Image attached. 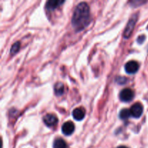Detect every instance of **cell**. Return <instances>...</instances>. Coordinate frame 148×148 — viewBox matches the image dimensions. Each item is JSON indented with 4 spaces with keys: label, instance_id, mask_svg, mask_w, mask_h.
<instances>
[{
    "label": "cell",
    "instance_id": "1",
    "mask_svg": "<svg viewBox=\"0 0 148 148\" xmlns=\"http://www.w3.org/2000/svg\"><path fill=\"white\" fill-rule=\"evenodd\" d=\"M90 21V7L86 2H81L75 8L72 19V24L76 31L84 30Z\"/></svg>",
    "mask_w": 148,
    "mask_h": 148
},
{
    "label": "cell",
    "instance_id": "2",
    "mask_svg": "<svg viewBox=\"0 0 148 148\" xmlns=\"http://www.w3.org/2000/svg\"><path fill=\"white\" fill-rule=\"evenodd\" d=\"M137 20V14H135V15H134L131 19H130L129 23H127V27H126L125 30H124V37L125 38H129L131 36L133 30H134V26H135Z\"/></svg>",
    "mask_w": 148,
    "mask_h": 148
},
{
    "label": "cell",
    "instance_id": "3",
    "mask_svg": "<svg viewBox=\"0 0 148 148\" xmlns=\"http://www.w3.org/2000/svg\"><path fill=\"white\" fill-rule=\"evenodd\" d=\"M134 92L130 88H125L120 92V99L123 102H130L134 98Z\"/></svg>",
    "mask_w": 148,
    "mask_h": 148
},
{
    "label": "cell",
    "instance_id": "4",
    "mask_svg": "<svg viewBox=\"0 0 148 148\" xmlns=\"http://www.w3.org/2000/svg\"><path fill=\"white\" fill-rule=\"evenodd\" d=\"M131 115L134 118H140L143 113V106L140 103H136L130 108Z\"/></svg>",
    "mask_w": 148,
    "mask_h": 148
},
{
    "label": "cell",
    "instance_id": "5",
    "mask_svg": "<svg viewBox=\"0 0 148 148\" xmlns=\"http://www.w3.org/2000/svg\"><path fill=\"white\" fill-rule=\"evenodd\" d=\"M125 70L128 74H135L139 69V64L135 61H130L125 64Z\"/></svg>",
    "mask_w": 148,
    "mask_h": 148
},
{
    "label": "cell",
    "instance_id": "6",
    "mask_svg": "<svg viewBox=\"0 0 148 148\" xmlns=\"http://www.w3.org/2000/svg\"><path fill=\"white\" fill-rule=\"evenodd\" d=\"M43 122L46 124L47 127H51L56 125L58 122V119L53 114H46L44 117H43Z\"/></svg>",
    "mask_w": 148,
    "mask_h": 148
},
{
    "label": "cell",
    "instance_id": "7",
    "mask_svg": "<svg viewBox=\"0 0 148 148\" xmlns=\"http://www.w3.org/2000/svg\"><path fill=\"white\" fill-rule=\"evenodd\" d=\"M62 131L65 135H70L75 131V125L72 121H66L62 125Z\"/></svg>",
    "mask_w": 148,
    "mask_h": 148
},
{
    "label": "cell",
    "instance_id": "8",
    "mask_svg": "<svg viewBox=\"0 0 148 148\" xmlns=\"http://www.w3.org/2000/svg\"><path fill=\"white\" fill-rule=\"evenodd\" d=\"M72 116L73 118L77 121H81L84 119L85 116V110L82 107H79L76 108L72 112Z\"/></svg>",
    "mask_w": 148,
    "mask_h": 148
},
{
    "label": "cell",
    "instance_id": "9",
    "mask_svg": "<svg viewBox=\"0 0 148 148\" xmlns=\"http://www.w3.org/2000/svg\"><path fill=\"white\" fill-rule=\"evenodd\" d=\"M64 3V1H56V0H51L48 1L46 4V7L48 10H53L59 7Z\"/></svg>",
    "mask_w": 148,
    "mask_h": 148
},
{
    "label": "cell",
    "instance_id": "10",
    "mask_svg": "<svg viewBox=\"0 0 148 148\" xmlns=\"http://www.w3.org/2000/svg\"><path fill=\"white\" fill-rule=\"evenodd\" d=\"M53 148H67V145H66V142L62 139L59 138L56 139L53 142Z\"/></svg>",
    "mask_w": 148,
    "mask_h": 148
},
{
    "label": "cell",
    "instance_id": "11",
    "mask_svg": "<svg viewBox=\"0 0 148 148\" xmlns=\"http://www.w3.org/2000/svg\"><path fill=\"white\" fill-rule=\"evenodd\" d=\"M64 84L62 82H58L55 85L54 91L55 94L57 96H61L64 93Z\"/></svg>",
    "mask_w": 148,
    "mask_h": 148
},
{
    "label": "cell",
    "instance_id": "12",
    "mask_svg": "<svg viewBox=\"0 0 148 148\" xmlns=\"http://www.w3.org/2000/svg\"><path fill=\"white\" fill-rule=\"evenodd\" d=\"M131 115V112H130V110L127 109V108H124L123 110H121L119 113V117L121 119L126 120L127 119L130 118V116Z\"/></svg>",
    "mask_w": 148,
    "mask_h": 148
},
{
    "label": "cell",
    "instance_id": "13",
    "mask_svg": "<svg viewBox=\"0 0 148 148\" xmlns=\"http://www.w3.org/2000/svg\"><path fill=\"white\" fill-rule=\"evenodd\" d=\"M20 49V42H16V43H14V44L12 45V46L11 49H10V52H11V53H12V54H15L16 53H17V52L19 51Z\"/></svg>",
    "mask_w": 148,
    "mask_h": 148
},
{
    "label": "cell",
    "instance_id": "14",
    "mask_svg": "<svg viewBox=\"0 0 148 148\" xmlns=\"http://www.w3.org/2000/svg\"><path fill=\"white\" fill-rule=\"evenodd\" d=\"M116 82L119 85H124L127 82V79L124 77H117L116 78Z\"/></svg>",
    "mask_w": 148,
    "mask_h": 148
},
{
    "label": "cell",
    "instance_id": "15",
    "mask_svg": "<svg viewBox=\"0 0 148 148\" xmlns=\"http://www.w3.org/2000/svg\"><path fill=\"white\" fill-rule=\"evenodd\" d=\"M145 37L144 36H140V37L138 38V39H137V40H138V43H143V40H145Z\"/></svg>",
    "mask_w": 148,
    "mask_h": 148
},
{
    "label": "cell",
    "instance_id": "16",
    "mask_svg": "<svg viewBox=\"0 0 148 148\" xmlns=\"http://www.w3.org/2000/svg\"><path fill=\"white\" fill-rule=\"evenodd\" d=\"M117 148H128V147H126V146H119V147H118Z\"/></svg>",
    "mask_w": 148,
    "mask_h": 148
}]
</instances>
